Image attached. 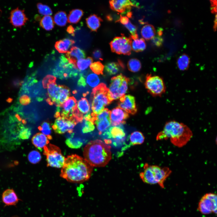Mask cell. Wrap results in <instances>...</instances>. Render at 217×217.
<instances>
[{
  "label": "cell",
  "instance_id": "1",
  "mask_svg": "<svg viewBox=\"0 0 217 217\" xmlns=\"http://www.w3.org/2000/svg\"><path fill=\"white\" fill-rule=\"evenodd\" d=\"M93 169V167L83 158L72 154L65 158L60 176L68 182L81 183L90 178Z\"/></svg>",
  "mask_w": 217,
  "mask_h": 217
},
{
  "label": "cell",
  "instance_id": "2",
  "mask_svg": "<svg viewBox=\"0 0 217 217\" xmlns=\"http://www.w3.org/2000/svg\"><path fill=\"white\" fill-rule=\"evenodd\" d=\"M193 136L190 128L184 124L175 120L168 121L165 124L163 129L157 134V140L169 139L175 146L181 147L185 145Z\"/></svg>",
  "mask_w": 217,
  "mask_h": 217
},
{
  "label": "cell",
  "instance_id": "3",
  "mask_svg": "<svg viewBox=\"0 0 217 217\" xmlns=\"http://www.w3.org/2000/svg\"><path fill=\"white\" fill-rule=\"evenodd\" d=\"M111 148L100 140L91 141L84 148V159L93 167H104L111 159Z\"/></svg>",
  "mask_w": 217,
  "mask_h": 217
},
{
  "label": "cell",
  "instance_id": "4",
  "mask_svg": "<svg viewBox=\"0 0 217 217\" xmlns=\"http://www.w3.org/2000/svg\"><path fill=\"white\" fill-rule=\"evenodd\" d=\"M171 172L168 167H161L146 163L144 166V171L140 173V176L144 182L150 184H158L164 188L165 181Z\"/></svg>",
  "mask_w": 217,
  "mask_h": 217
},
{
  "label": "cell",
  "instance_id": "5",
  "mask_svg": "<svg viewBox=\"0 0 217 217\" xmlns=\"http://www.w3.org/2000/svg\"><path fill=\"white\" fill-rule=\"evenodd\" d=\"M91 108L93 114L97 115L112 102L108 96V88L106 84L101 83L92 90L91 96Z\"/></svg>",
  "mask_w": 217,
  "mask_h": 217
},
{
  "label": "cell",
  "instance_id": "6",
  "mask_svg": "<svg viewBox=\"0 0 217 217\" xmlns=\"http://www.w3.org/2000/svg\"><path fill=\"white\" fill-rule=\"evenodd\" d=\"M130 82V79L121 74L112 78L108 88V96L112 102L125 95Z\"/></svg>",
  "mask_w": 217,
  "mask_h": 217
},
{
  "label": "cell",
  "instance_id": "7",
  "mask_svg": "<svg viewBox=\"0 0 217 217\" xmlns=\"http://www.w3.org/2000/svg\"><path fill=\"white\" fill-rule=\"evenodd\" d=\"M145 85L148 92L153 97H161L166 91L163 79L159 76L147 74Z\"/></svg>",
  "mask_w": 217,
  "mask_h": 217
},
{
  "label": "cell",
  "instance_id": "8",
  "mask_svg": "<svg viewBox=\"0 0 217 217\" xmlns=\"http://www.w3.org/2000/svg\"><path fill=\"white\" fill-rule=\"evenodd\" d=\"M43 149V154L46 156L47 166L57 168L62 167L65 158L62 155L59 147L49 144L45 146Z\"/></svg>",
  "mask_w": 217,
  "mask_h": 217
},
{
  "label": "cell",
  "instance_id": "9",
  "mask_svg": "<svg viewBox=\"0 0 217 217\" xmlns=\"http://www.w3.org/2000/svg\"><path fill=\"white\" fill-rule=\"evenodd\" d=\"M131 37H127L123 34L121 36L114 38L109 44L113 52L129 55L131 51Z\"/></svg>",
  "mask_w": 217,
  "mask_h": 217
},
{
  "label": "cell",
  "instance_id": "10",
  "mask_svg": "<svg viewBox=\"0 0 217 217\" xmlns=\"http://www.w3.org/2000/svg\"><path fill=\"white\" fill-rule=\"evenodd\" d=\"M217 195L213 193L206 194L199 203L198 209L204 214L217 213Z\"/></svg>",
  "mask_w": 217,
  "mask_h": 217
},
{
  "label": "cell",
  "instance_id": "11",
  "mask_svg": "<svg viewBox=\"0 0 217 217\" xmlns=\"http://www.w3.org/2000/svg\"><path fill=\"white\" fill-rule=\"evenodd\" d=\"M55 117L56 118L52 127L55 132L58 134L66 132L72 133L75 126L78 123L74 118H68L60 116Z\"/></svg>",
  "mask_w": 217,
  "mask_h": 217
},
{
  "label": "cell",
  "instance_id": "12",
  "mask_svg": "<svg viewBox=\"0 0 217 217\" xmlns=\"http://www.w3.org/2000/svg\"><path fill=\"white\" fill-rule=\"evenodd\" d=\"M77 102L74 97H69L61 105L57 107L55 116H60L67 118L75 119L73 117V114L76 108Z\"/></svg>",
  "mask_w": 217,
  "mask_h": 217
},
{
  "label": "cell",
  "instance_id": "13",
  "mask_svg": "<svg viewBox=\"0 0 217 217\" xmlns=\"http://www.w3.org/2000/svg\"><path fill=\"white\" fill-rule=\"evenodd\" d=\"M110 111L107 108L95 116L94 121L99 134H102L106 131L111 125L110 118Z\"/></svg>",
  "mask_w": 217,
  "mask_h": 217
},
{
  "label": "cell",
  "instance_id": "14",
  "mask_svg": "<svg viewBox=\"0 0 217 217\" xmlns=\"http://www.w3.org/2000/svg\"><path fill=\"white\" fill-rule=\"evenodd\" d=\"M55 81L56 80H52L47 85L46 88L48 98L46 101L50 105L55 104L58 107L61 85H57Z\"/></svg>",
  "mask_w": 217,
  "mask_h": 217
},
{
  "label": "cell",
  "instance_id": "15",
  "mask_svg": "<svg viewBox=\"0 0 217 217\" xmlns=\"http://www.w3.org/2000/svg\"><path fill=\"white\" fill-rule=\"evenodd\" d=\"M9 19L10 23L15 28H21L28 20L24 10L18 7L11 11Z\"/></svg>",
  "mask_w": 217,
  "mask_h": 217
},
{
  "label": "cell",
  "instance_id": "16",
  "mask_svg": "<svg viewBox=\"0 0 217 217\" xmlns=\"http://www.w3.org/2000/svg\"><path fill=\"white\" fill-rule=\"evenodd\" d=\"M118 107L127 113L134 115L137 111L135 98L130 95H124L120 98Z\"/></svg>",
  "mask_w": 217,
  "mask_h": 217
},
{
  "label": "cell",
  "instance_id": "17",
  "mask_svg": "<svg viewBox=\"0 0 217 217\" xmlns=\"http://www.w3.org/2000/svg\"><path fill=\"white\" fill-rule=\"evenodd\" d=\"M129 117L128 113L124 110L118 107L114 108L110 111L111 125L115 126L123 124L125 123L126 120Z\"/></svg>",
  "mask_w": 217,
  "mask_h": 217
},
{
  "label": "cell",
  "instance_id": "18",
  "mask_svg": "<svg viewBox=\"0 0 217 217\" xmlns=\"http://www.w3.org/2000/svg\"><path fill=\"white\" fill-rule=\"evenodd\" d=\"M110 7L113 10L123 13L130 10L131 7H139V5L135 1L129 0H113L109 2Z\"/></svg>",
  "mask_w": 217,
  "mask_h": 217
},
{
  "label": "cell",
  "instance_id": "19",
  "mask_svg": "<svg viewBox=\"0 0 217 217\" xmlns=\"http://www.w3.org/2000/svg\"><path fill=\"white\" fill-rule=\"evenodd\" d=\"M103 134L106 138L112 139L115 145L122 142L125 136L123 128L120 125L110 127Z\"/></svg>",
  "mask_w": 217,
  "mask_h": 217
},
{
  "label": "cell",
  "instance_id": "20",
  "mask_svg": "<svg viewBox=\"0 0 217 217\" xmlns=\"http://www.w3.org/2000/svg\"><path fill=\"white\" fill-rule=\"evenodd\" d=\"M99 82V77L94 73H90L86 75L81 74L78 81V84L83 86L87 85L91 87L94 88L98 85Z\"/></svg>",
  "mask_w": 217,
  "mask_h": 217
},
{
  "label": "cell",
  "instance_id": "21",
  "mask_svg": "<svg viewBox=\"0 0 217 217\" xmlns=\"http://www.w3.org/2000/svg\"><path fill=\"white\" fill-rule=\"evenodd\" d=\"M65 56L69 62L75 66L78 60L85 57L86 54L82 50L73 46L71 47L69 51L66 53Z\"/></svg>",
  "mask_w": 217,
  "mask_h": 217
},
{
  "label": "cell",
  "instance_id": "22",
  "mask_svg": "<svg viewBox=\"0 0 217 217\" xmlns=\"http://www.w3.org/2000/svg\"><path fill=\"white\" fill-rule=\"evenodd\" d=\"M3 202L5 206H14L18 203L20 199L14 190L8 189L5 190L2 195Z\"/></svg>",
  "mask_w": 217,
  "mask_h": 217
},
{
  "label": "cell",
  "instance_id": "23",
  "mask_svg": "<svg viewBox=\"0 0 217 217\" xmlns=\"http://www.w3.org/2000/svg\"><path fill=\"white\" fill-rule=\"evenodd\" d=\"M33 144L40 150L49 143L48 137L42 133H38L35 134L32 139Z\"/></svg>",
  "mask_w": 217,
  "mask_h": 217
},
{
  "label": "cell",
  "instance_id": "24",
  "mask_svg": "<svg viewBox=\"0 0 217 217\" xmlns=\"http://www.w3.org/2000/svg\"><path fill=\"white\" fill-rule=\"evenodd\" d=\"M77 109L79 114L83 118L90 115V106L87 99L83 97L77 102Z\"/></svg>",
  "mask_w": 217,
  "mask_h": 217
},
{
  "label": "cell",
  "instance_id": "25",
  "mask_svg": "<svg viewBox=\"0 0 217 217\" xmlns=\"http://www.w3.org/2000/svg\"><path fill=\"white\" fill-rule=\"evenodd\" d=\"M74 42L73 40L64 39L56 42L55 46L56 49L59 53H66Z\"/></svg>",
  "mask_w": 217,
  "mask_h": 217
},
{
  "label": "cell",
  "instance_id": "26",
  "mask_svg": "<svg viewBox=\"0 0 217 217\" xmlns=\"http://www.w3.org/2000/svg\"><path fill=\"white\" fill-rule=\"evenodd\" d=\"M102 19L97 15H90L86 19V23L88 28L93 31H96L101 25Z\"/></svg>",
  "mask_w": 217,
  "mask_h": 217
},
{
  "label": "cell",
  "instance_id": "27",
  "mask_svg": "<svg viewBox=\"0 0 217 217\" xmlns=\"http://www.w3.org/2000/svg\"><path fill=\"white\" fill-rule=\"evenodd\" d=\"M141 33L144 39L149 40L152 39L155 36L156 31L153 25L146 24L142 27L141 30Z\"/></svg>",
  "mask_w": 217,
  "mask_h": 217
},
{
  "label": "cell",
  "instance_id": "28",
  "mask_svg": "<svg viewBox=\"0 0 217 217\" xmlns=\"http://www.w3.org/2000/svg\"><path fill=\"white\" fill-rule=\"evenodd\" d=\"M190 62L189 57L187 55L184 54L178 57L177 61V65L179 70L185 71L188 69Z\"/></svg>",
  "mask_w": 217,
  "mask_h": 217
},
{
  "label": "cell",
  "instance_id": "29",
  "mask_svg": "<svg viewBox=\"0 0 217 217\" xmlns=\"http://www.w3.org/2000/svg\"><path fill=\"white\" fill-rule=\"evenodd\" d=\"M131 46L134 51L139 52L143 51L146 49V44L143 38L131 39Z\"/></svg>",
  "mask_w": 217,
  "mask_h": 217
},
{
  "label": "cell",
  "instance_id": "30",
  "mask_svg": "<svg viewBox=\"0 0 217 217\" xmlns=\"http://www.w3.org/2000/svg\"><path fill=\"white\" fill-rule=\"evenodd\" d=\"M83 15V11L80 9L72 10L69 13L68 20L69 23L75 24L79 21Z\"/></svg>",
  "mask_w": 217,
  "mask_h": 217
},
{
  "label": "cell",
  "instance_id": "31",
  "mask_svg": "<svg viewBox=\"0 0 217 217\" xmlns=\"http://www.w3.org/2000/svg\"><path fill=\"white\" fill-rule=\"evenodd\" d=\"M124 68L123 65L120 63L115 62H109L105 65V70L109 75H112L117 74L120 70V66Z\"/></svg>",
  "mask_w": 217,
  "mask_h": 217
},
{
  "label": "cell",
  "instance_id": "32",
  "mask_svg": "<svg viewBox=\"0 0 217 217\" xmlns=\"http://www.w3.org/2000/svg\"><path fill=\"white\" fill-rule=\"evenodd\" d=\"M54 20L57 25L61 27L64 26L66 25L68 22L67 14L64 11H58L55 15Z\"/></svg>",
  "mask_w": 217,
  "mask_h": 217
},
{
  "label": "cell",
  "instance_id": "33",
  "mask_svg": "<svg viewBox=\"0 0 217 217\" xmlns=\"http://www.w3.org/2000/svg\"><path fill=\"white\" fill-rule=\"evenodd\" d=\"M144 139L143 134L139 131H134L130 137L131 144L132 145L141 144L143 143Z\"/></svg>",
  "mask_w": 217,
  "mask_h": 217
},
{
  "label": "cell",
  "instance_id": "34",
  "mask_svg": "<svg viewBox=\"0 0 217 217\" xmlns=\"http://www.w3.org/2000/svg\"><path fill=\"white\" fill-rule=\"evenodd\" d=\"M40 25L46 30H52L54 27V22L52 17L50 16H44L41 20Z\"/></svg>",
  "mask_w": 217,
  "mask_h": 217
},
{
  "label": "cell",
  "instance_id": "35",
  "mask_svg": "<svg viewBox=\"0 0 217 217\" xmlns=\"http://www.w3.org/2000/svg\"><path fill=\"white\" fill-rule=\"evenodd\" d=\"M93 61V59L91 57L80 59L76 62L75 67L80 71H83L90 66Z\"/></svg>",
  "mask_w": 217,
  "mask_h": 217
},
{
  "label": "cell",
  "instance_id": "36",
  "mask_svg": "<svg viewBox=\"0 0 217 217\" xmlns=\"http://www.w3.org/2000/svg\"><path fill=\"white\" fill-rule=\"evenodd\" d=\"M127 66L129 70L133 72L139 71L141 68L140 62L136 58L130 59L128 62Z\"/></svg>",
  "mask_w": 217,
  "mask_h": 217
},
{
  "label": "cell",
  "instance_id": "37",
  "mask_svg": "<svg viewBox=\"0 0 217 217\" xmlns=\"http://www.w3.org/2000/svg\"><path fill=\"white\" fill-rule=\"evenodd\" d=\"M82 123V132L83 133H87L91 132L95 129V126L93 119H83Z\"/></svg>",
  "mask_w": 217,
  "mask_h": 217
},
{
  "label": "cell",
  "instance_id": "38",
  "mask_svg": "<svg viewBox=\"0 0 217 217\" xmlns=\"http://www.w3.org/2000/svg\"><path fill=\"white\" fill-rule=\"evenodd\" d=\"M70 93V90L67 87L61 85L60 94L58 100V107L61 105L69 97Z\"/></svg>",
  "mask_w": 217,
  "mask_h": 217
},
{
  "label": "cell",
  "instance_id": "39",
  "mask_svg": "<svg viewBox=\"0 0 217 217\" xmlns=\"http://www.w3.org/2000/svg\"><path fill=\"white\" fill-rule=\"evenodd\" d=\"M65 143L68 146L72 148H80L83 145V142L79 139L74 138L72 136L67 138Z\"/></svg>",
  "mask_w": 217,
  "mask_h": 217
},
{
  "label": "cell",
  "instance_id": "40",
  "mask_svg": "<svg viewBox=\"0 0 217 217\" xmlns=\"http://www.w3.org/2000/svg\"><path fill=\"white\" fill-rule=\"evenodd\" d=\"M38 129L42 134L47 136L49 140L52 139V137L51 135V128L49 123L46 121L44 122L39 127Z\"/></svg>",
  "mask_w": 217,
  "mask_h": 217
},
{
  "label": "cell",
  "instance_id": "41",
  "mask_svg": "<svg viewBox=\"0 0 217 217\" xmlns=\"http://www.w3.org/2000/svg\"><path fill=\"white\" fill-rule=\"evenodd\" d=\"M91 70L97 74H103L104 66L100 61H97L92 63L90 66Z\"/></svg>",
  "mask_w": 217,
  "mask_h": 217
},
{
  "label": "cell",
  "instance_id": "42",
  "mask_svg": "<svg viewBox=\"0 0 217 217\" xmlns=\"http://www.w3.org/2000/svg\"><path fill=\"white\" fill-rule=\"evenodd\" d=\"M28 158L30 163L33 164H36L40 161L41 156L39 152L36 150H33L29 153Z\"/></svg>",
  "mask_w": 217,
  "mask_h": 217
},
{
  "label": "cell",
  "instance_id": "43",
  "mask_svg": "<svg viewBox=\"0 0 217 217\" xmlns=\"http://www.w3.org/2000/svg\"><path fill=\"white\" fill-rule=\"evenodd\" d=\"M38 12L40 14L46 16H50L52 14V11L50 8L46 5L39 3L37 4Z\"/></svg>",
  "mask_w": 217,
  "mask_h": 217
},
{
  "label": "cell",
  "instance_id": "44",
  "mask_svg": "<svg viewBox=\"0 0 217 217\" xmlns=\"http://www.w3.org/2000/svg\"><path fill=\"white\" fill-rule=\"evenodd\" d=\"M124 26L131 34L130 37L132 39L138 38V36L137 33V28L130 20L127 24Z\"/></svg>",
  "mask_w": 217,
  "mask_h": 217
},
{
  "label": "cell",
  "instance_id": "45",
  "mask_svg": "<svg viewBox=\"0 0 217 217\" xmlns=\"http://www.w3.org/2000/svg\"><path fill=\"white\" fill-rule=\"evenodd\" d=\"M31 134V131L28 128H24L20 131L19 137L23 140L27 139L30 137Z\"/></svg>",
  "mask_w": 217,
  "mask_h": 217
},
{
  "label": "cell",
  "instance_id": "46",
  "mask_svg": "<svg viewBox=\"0 0 217 217\" xmlns=\"http://www.w3.org/2000/svg\"><path fill=\"white\" fill-rule=\"evenodd\" d=\"M163 41V39L161 36L158 35L155 36L152 39V42L153 44L157 47H160L162 46Z\"/></svg>",
  "mask_w": 217,
  "mask_h": 217
},
{
  "label": "cell",
  "instance_id": "47",
  "mask_svg": "<svg viewBox=\"0 0 217 217\" xmlns=\"http://www.w3.org/2000/svg\"><path fill=\"white\" fill-rule=\"evenodd\" d=\"M56 80L55 77L52 75H49L46 76L43 79L42 83L44 88H46L47 86L48 83L51 81Z\"/></svg>",
  "mask_w": 217,
  "mask_h": 217
},
{
  "label": "cell",
  "instance_id": "48",
  "mask_svg": "<svg viewBox=\"0 0 217 217\" xmlns=\"http://www.w3.org/2000/svg\"><path fill=\"white\" fill-rule=\"evenodd\" d=\"M30 98L26 95H22L19 99V102L20 103L24 105L29 104L30 102Z\"/></svg>",
  "mask_w": 217,
  "mask_h": 217
},
{
  "label": "cell",
  "instance_id": "49",
  "mask_svg": "<svg viewBox=\"0 0 217 217\" xmlns=\"http://www.w3.org/2000/svg\"><path fill=\"white\" fill-rule=\"evenodd\" d=\"M93 56L96 59L103 60L102 54L101 51L99 49H96L93 52Z\"/></svg>",
  "mask_w": 217,
  "mask_h": 217
},
{
  "label": "cell",
  "instance_id": "50",
  "mask_svg": "<svg viewBox=\"0 0 217 217\" xmlns=\"http://www.w3.org/2000/svg\"><path fill=\"white\" fill-rule=\"evenodd\" d=\"M129 21L128 18L127 17L121 16L120 18L116 22H119L122 24L125 25L127 24Z\"/></svg>",
  "mask_w": 217,
  "mask_h": 217
},
{
  "label": "cell",
  "instance_id": "51",
  "mask_svg": "<svg viewBox=\"0 0 217 217\" xmlns=\"http://www.w3.org/2000/svg\"><path fill=\"white\" fill-rule=\"evenodd\" d=\"M67 32L73 36L74 35L75 30L73 27L71 25L68 26L67 29Z\"/></svg>",
  "mask_w": 217,
  "mask_h": 217
},
{
  "label": "cell",
  "instance_id": "52",
  "mask_svg": "<svg viewBox=\"0 0 217 217\" xmlns=\"http://www.w3.org/2000/svg\"><path fill=\"white\" fill-rule=\"evenodd\" d=\"M212 4V13L216 12V1H211Z\"/></svg>",
  "mask_w": 217,
  "mask_h": 217
},
{
  "label": "cell",
  "instance_id": "53",
  "mask_svg": "<svg viewBox=\"0 0 217 217\" xmlns=\"http://www.w3.org/2000/svg\"><path fill=\"white\" fill-rule=\"evenodd\" d=\"M217 26V15H216L215 19L214 24V29L216 31Z\"/></svg>",
  "mask_w": 217,
  "mask_h": 217
}]
</instances>
